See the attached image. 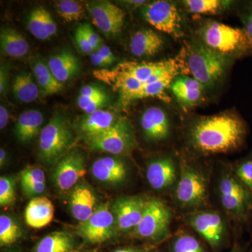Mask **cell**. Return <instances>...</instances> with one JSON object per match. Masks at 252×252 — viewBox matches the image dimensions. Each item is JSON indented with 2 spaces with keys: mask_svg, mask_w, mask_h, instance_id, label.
<instances>
[{
  "mask_svg": "<svg viewBox=\"0 0 252 252\" xmlns=\"http://www.w3.org/2000/svg\"><path fill=\"white\" fill-rule=\"evenodd\" d=\"M187 72L183 52L175 59L159 62L124 61L110 70L94 71V75L119 93L121 102L127 105L136 100L137 94L152 84L169 78L175 79Z\"/></svg>",
  "mask_w": 252,
  "mask_h": 252,
  "instance_id": "cell-1",
  "label": "cell"
},
{
  "mask_svg": "<svg viewBox=\"0 0 252 252\" xmlns=\"http://www.w3.org/2000/svg\"><path fill=\"white\" fill-rule=\"evenodd\" d=\"M248 126L243 118L233 112L202 117L189 130L190 145L203 155L235 152L246 143Z\"/></svg>",
  "mask_w": 252,
  "mask_h": 252,
  "instance_id": "cell-2",
  "label": "cell"
},
{
  "mask_svg": "<svg viewBox=\"0 0 252 252\" xmlns=\"http://www.w3.org/2000/svg\"><path fill=\"white\" fill-rule=\"evenodd\" d=\"M183 52L188 72L204 87L216 85L230 63L228 56L213 51L201 41H190Z\"/></svg>",
  "mask_w": 252,
  "mask_h": 252,
  "instance_id": "cell-3",
  "label": "cell"
},
{
  "mask_svg": "<svg viewBox=\"0 0 252 252\" xmlns=\"http://www.w3.org/2000/svg\"><path fill=\"white\" fill-rule=\"evenodd\" d=\"M221 207L240 224L250 223L252 217V195L237 178L233 168L222 171L217 184Z\"/></svg>",
  "mask_w": 252,
  "mask_h": 252,
  "instance_id": "cell-4",
  "label": "cell"
},
{
  "mask_svg": "<svg viewBox=\"0 0 252 252\" xmlns=\"http://www.w3.org/2000/svg\"><path fill=\"white\" fill-rule=\"evenodd\" d=\"M199 35L205 46L224 56L252 54L243 28L210 21L200 28Z\"/></svg>",
  "mask_w": 252,
  "mask_h": 252,
  "instance_id": "cell-5",
  "label": "cell"
},
{
  "mask_svg": "<svg viewBox=\"0 0 252 252\" xmlns=\"http://www.w3.org/2000/svg\"><path fill=\"white\" fill-rule=\"evenodd\" d=\"M174 194L182 208L196 210L205 206L208 199L206 176L195 167L182 164Z\"/></svg>",
  "mask_w": 252,
  "mask_h": 252,
  "instance_id": "cell-6",
  "label": "cell"
},
{
  "mask_svg": "<svg viewBox=\"0 0 252 252\" xmlns=\"http://www.w3.org/2000/svg\"><path fill=\"white\" fill-rule=\"evenodd\" d=\"M72 140V132L65 119L61 115L54 116L40 132L41 157L47 162H56L67 150Z\"/></svg>",
  "mask_w": 252,
  "mask_h": 252,
  "instance_id": "cell-7",
  "label": "cell"
},
{
  "mask_svg": "<svg viewBox=\"0 0 252 252\" xmlns=\"http://www.w3.org/2000/svg\"><path fill=\"white\" fill-rule=\"evenodd\" d=\"M93 150L99 151L114 155L128 154L135 144V135L132 126L124 117L105 132L88 138Z\"/></svg>",
  "mask_w": 252,
  "mask_h": 252,
  "instance_id": "cell-8",
  "label": "cell"
},
{
  "mask_svg": "<svg viewBox=\"0 0 252 252\" xmlns=\"http://www.w3.org/2000/svg\"><path fill=\"white\" fill-rule=\"evenodd\" d=\"M172 219L171 210L163 202L151 199L147 200L143 217L133 233L140 238L162 239L168 235Z\"/></svg>",
  "mask_w": 252,
  "mask_h": 252,
  "instance_id": "cell-9",
  "label": "cell"
},
{
  "mask_svg": "<svg viewBox=\"0 0 252 252\" xmlns=\"http://www.w3.org/2000/svg\"><path fill=\"white\" fill-rule=\"evenodd\" d=\"M144 19L158 31L174 37L182 36V16L173 3L164 0L152 1L141 9Z\"/></svg>",
  "mask_w": 252,
  "mask_h": 252,
  "instance_id": "cell-10",
  "label": "cell"
},
{
  "mask_svg": "<svg viewBox=\"0 0 252 252\" xmlns=\"http://www.w3.org/2000/svg\"><path fill=\"white\" fill-rule=\"evenodd\" d=\"M187 222L215 250L220 248L225 243L228 225L220 212H195L189 215Z\"/></svg>",
  "mask_w": 252,
  "mask_h": 252,
  "instance_id": "cell-11",
  "label": "cell"
},
{
  "mask_svg": "<svg viewBox=\"0 0 252 252\" xmlns=\"http://www.w3.org/2000/svg\"><path fill=\"white\" fill-rule=\"evenodd\" d=\"M108 204H102L87 220L81 222L79 234L89 243L96 244L107 241L115 230L116 220Z\"/></svg>",
  "mask_w": 252,
  "mask_h": 252,
  "instance_id": "cell-12",
  "label": "cell"
},
{
  "mask_svg": "<svg viewBox=\"0 0 252 252\" xmlns=\"http://www.w3.org/2000/svg\"><path fill=\"white\" fill-rule=\"evenodd\" d=\"M93 23L104 34L117 35L122 31L125 21L124 10L109 1H96L86 4Z\"/></svg>",
  "mask_w": 252,
  "mask_h": 252,
  "instance_id": "cell-13",
  "label": "cell"
},
{
  "mask_svg": "<svg viewBox=\"0 0 252 252\" xmlns=\"http://www.w3.org/2000/svg\"><path fill=\"white\" fill-rule=\"evenodd\" d=\"M147 201L140 197H124L114 202L112 210L119 230H135L143 217Z\"/></svg>",
  "mask_w": 252,
  "mask_h": 252,
  "instance_id": "cell-14",
  "label": "cell"
},
{
  "mask_svg": "<svg viewBox=\"0 0 252 252\" xmlns=\"http://www.w3.org/2000/svg\"><path fill=\"white\" fill-rule=\"evenodd\" d=\"M86 173L85 159L82 154L72 152L63 158L58 163L53 178L58 189L68 190L74 187Z\"/></svg>",
  "mask_w": 252,
  "mask_h": 252,
  "instance_id": "cell-15",
  "label": "cell"
},
{
  "mask_svg": "<svg viewBox=\"0 0 252 252\" xmlns=\"http://www.w3.org/2000/svg\"><path fill=\"white\" fill-rule=\"evenodd\" d=\"M146 174L149 185L155 190H162L176 185L180 171L171 158L164 157L149 162Z\"/></svg>",
  "mask_w": 252,
  "mask_h": 252,
  "instance_id": "cell-16",
  "label": "cell"
},
{
  "mask_svg": "<svg viewBox=\"0 0 252 252\" xmlns=\"http://www.w3.org/2000/svg\"><path fill=\"white\" fill-rule=\"evenodd\" d=\"M141 127L146 138L152 142L166 140L170 134V119L165 111L160 107L146 109L141 116Z\"/></svg>",
  "mask_w": 252,
  "mask_h": 252,
  "instance_id": "cell-17",
  "label": "cell"
},
{
  "mask_svg": "<svg viewBox=\"0 0 252 252\" xmlns=\"http://www.w3.org/2000/svg\"><path fill=\"white\" fill-rule=\"evenodd\" d=\"M172 94L184 109L193 108L203 97L204 86L193 77L182 74L172 81Z\"/></svg>",
  "mask_w": 252,
  "mask_h": 252,
  "instance_id": "cell-18",
  "label": "cell"
},
{
  "mask_svg": "<svg viewBox=\"0 0 252 252\" xmlns=\"http://www.w3.org/2000/svg\"><path fill=\"white\" fill-rule=\"evenodd\" d=\"M91 172L96 180L109 185H119L127 178V166L117 158L107 157L97 159L91 167Z\"/></svg>",
  "mask_w": 252,
  "mask_h": 252,
  "instance_id": "cell-19",
  "label": "cell"
},
{
  "mask_svg": "<svg viewBox=\"0 0 252 252\" xmlns=\"http://www.w3.org/2000/svg\"><path fill=\"white\" fill-rule=\"evenodd\" d=\"M69 205L73 217L80 222H84L97 210V198L89 187L79 185L72 190Z\"/></svg>",
  "mask_w": 252,
  "mask_h": 252,
  "instance_id": "cell-20",
  "label": "cell"
},
{
  "mask_svg": "<svg viewBox=\"0 0 252 252\" xmlns=\"http://www.w3.org/2000/svg\"><path fill=\"white\" fill-rule=\"evenodd\" d=\"M164 39L155 31L143 29L136 32L131 37L130 49L136 57H152L164 47Z\"/></svg>",
  "mask_w": 252,
  "mask_h": 252,
  "instance_id": "cell-21",
  "label": "cell"
},
{
  "mask_svg": "<svg viewBox=\"0 0 252 252\" xmlns=\"http://www.w3.org/2000/svg\"><path fill=\"white\" fill-rule=\"evenodd\" d=\"M54 217V206L46 197H36L28 204L25 220L31 228H41L49 224Z\"/></svg>",
  "mask_w": 252,
  "mask_h": 252,
  "instance_id": "cell-22",
  "label": "cell"
},
{
  "mask_svg": "<svg viewBox=\"0 0 252 252\" xmlns=\"http://www.w3.org/2000/svg\"><path fill=\"white\" fill-rule=\"evenodd\" d=\"M28 27L34 37L46 40L56 35L57 25L51 13L42 6L34 8L28 18Z\"/></svg>",
  "mask_w": 252,
  "mask_h": 252,
  "instance_id": "cell-23",
  "label": "cell"
},
{
  "mask_svg": "<svg viewBox=\"0 0 252 252\" xmlns=\"http://www.w3.org/2000/svg\"><path fill=\"white\" fill-rule=\"evenodd\" d=\"M49 69L61 83H64L74 77L80 69L79 60L72 51L64 50L50 58Z\"/></svg>",
  "mask_w": 252,
  "mask_h": 252,
  "instance_id": "cell-24",
  "label": "cell"
},
{
  "mask_svg": "<svg viewBox=\"0 0 252 252\" xmlns=\"http://www.w3.org/2000/svg\"><path fill=\"white\" fill-rule=\"evenodd\" d=\"M119 118L114 113L99 109L83 118L79 127L81 132L88 138H90L108 130L117 122Z\"/></svg>",
  "mask_w": 252,
  "mask_h": 252,
  "instance_id": "cell-25",
  "label": "cell"
},
{
  "mask_svg": "<svg viewBox=\"0 0 252 252\" xmlns=\"http://www.w3.org/2000/svg\"><path fill=\"white\" fill-rule=\"evenodd\" d=\"M44 122V117L37 110H28L23 112L18 117L15 127V134L21 142H30L40 130Z\"/></svg>",
  "mask_w": 252,
  "mask_h": 252,
  "instance_id": "cell-26",
  "label": "cell"
},
{
  "mask_svg": "<svg viewBox=\"0 0 252 252\" xmlns=\"http://www.w3.org/2000/svg\"><path fill=\"white\" fill-rule=\"evenodd\" d=\"M0 45L3 54L11 58H22L29 51V44L24 36L11 28L1 30Z\"/></svg>",
  "mask_w": 252,
  "mask_h": 252,
  "instance_id": "cell-27",
  "label": "cell"
},
{
  "mask_svg": "<svg viewBox=\"0 0 252 252\" xmlns=\"http://www.w3.org/2000/svg\"><path fill=\"white\" fill-rule=\"evenodd\" d=\"M109 97L98 86L87 85L81 88L77 103L81 110L89 114L101 109L107 103Z\"/></svg>",
  "mask_w": 252,
  "mask_h": 252,
  "instance_id": "cell-28",
  "label": "cell"
},
{
  "mask_svg": "<svg viewBox=\"0 0 252 252\" xmlns=\"http://www.w3.org/2000/svg\"><path fill=\"white\" fill-rule=\"evenodd\" d=\"M12 91L16 99L26 103L36 100L40 93L39 86L28 72L21 73L16 76L13 81Z\"/></svg>",
  "mask_w": 252,
  "mask_h": 252,
  "instance_id": "cell-29",
  "label": "cell"
},
{
  "mask_svg": "<svg viewBox=\"0 0 252 252\" xmlns=\"http://www.w3.org/2000/svg\"><path fill=\"white\" fill-rule=\"evenodd\" d=\"M33 73L36 79L38 86L43 94H57L63 89V84L54 77L49 65L43 61H37L33 65Z\"/></svg>",
  "mask_w": 252,
  "mask_h": 252,
  "instance_id": "cell-30",
  "label": "cell"
},
{
  "mask_svg": "<svg viewBox=\"0 0 252 252\" xmlns=\"http://www.w3.org/2000/svg\"><path fill=\"white\" fill-rule=\"evenodd\" d=\"M73 248V239L64 232H54L41 239L36 245L35 252H69Z\"/></svg>",
  "mask_w": 252,
  "mask_h": 252,
  "instance_id": "cell-31",
  "label": "cell"
},
{
  "mask_svg": "<svg viewBox=\"0 0 252 252\" xmlns=\"http://www.w3.org/2000/svg\"><path fill=\"white\" fill-rule=\"evenodd\" d=\"M230 1L220 0H186L184 4L190 13L195 14H212L220 13L226 8Z\"/></svg>",
  "mask_w": 252,
  "mask_h": 252,
  "instance_id": "cell-32",
  "label": "cell"
},
{
  "mask_svg": "<svg viewBox=\"0 0 252 252\" xmlns=\"http://www.w3.org/2000/svg\"><path fill=\"white\" fill-rule=\"evenodd\" d=\"M59 16L67 23L78 21L84 17L85 8L81 2L73 0H62L56 3Z\"/></svg>",
  "mask_w": 252,
  "mask_h": 252,
  "instance_id": "cell-33",
  "label": "cell"
},
{
  "mask_svg": "<svg viewBox=\"0 0 252 252\" xmlns=\"http://www.w3.org/2000/svg\"><path fill=\"white\" fill-rule=\"evenodd\" d=\"M21 228L11 217L7 215L0 217V245H11L21 237Z\"/></svg>",
  "mask_w": 252,
  "mask_h": 252,
  "instance_id": "cell-34",
  "label": "cell"
},
{
  "mask_svg": "<svg viewBox=\"0 0 252 252\" xmlns=\"http://www.w3.org/2000/svg\"><path fill=\"white\" fill-rule=\"evenodd\" d=\"M232 168L240 183L252 195V152Z\"/></svg>",
  "mask_w": 252,
  "mask_h": 252,
  "instance_id": "cell-35",
  "label": "cell"
},
{
  "mask_svg": "<svg viewBox=\"0 0 252 252\" xmlns=\"http://www.w3.org/2000/svg\"><path fill=\"white\" fill-rule=\"evenodd\" d=\"M172 252H206L202 244L193 235L182 233L174 239Z\"/></svg>",
  "mask_w": 252,
  "mask_h": 252,
  "instance_id": "cell-36",
  "label": "cell"
},
{
  "mask_svg": "<svg viewBox=\"0 0 252 252\" xmlns=\"http://www.w3.org/2000/svg\"><path fill=\"white\" fill-rule=\"evenodd\" d=\"M16 200L15 182L11 178L1 177L0 178V205L9 206Z\"/></svg>",
  "mask_w": 252,
  "mask_h": 252,
  "instance_id": "cell-37",
  "label": "cell"
},
{
  "mask_svg": "<svg viewBox=\"0 0 252 252\" xmlns=\"http://www.w3.org/2000/svg\"><path fill=\"white\" fill-rule=\"evenodd\" d=\"M243 30L248 39L249 47L252 54V1L246 3L240 12Z\"/></svg>",
  "mask_w": 252,
  "mask_h": 252,
  "instance_id": "cell-38",
  "label": "cell"
},
{
  "mask_svg": "<svg viewBox=\"0 0 252 252\" xmlns=\"http://www.w3.org/2000/svg\"><path fill=\"white\" fill-rule=\"evenodd\" d=\"M21 186L31 184L45 183V175L40 168L27 167L21 172Z\"/></svg>",
  "mask_w": 252,
  "mask_h": 252,
  "instance_id": "cell-39",
  "label": "cell"
},
{
  "mask_svg": "<svg viewBox=\"0 0 252 252\" xmlns=\"http://www.w3.org/2000/svg\"><path fill=\"white\" fill-rule=\"evenodd\" d=\"M74 38H75L77 45L81 52L84 53V54L90 55L94 52V47L91 45L90 41L86 35L82 24L79 25V27L76 30Z\"/></svg>",
  "mask_w": 252,
  "mask_h": 252,
  "instance_id": "cell-40",
  "label": "cell"
},
{
  "mask_svg": "<svg viewBox=\"0 0 252 252\" xmlns=\"http://www.w3.org/2000/svg\"><path fill=\"white\" fill-rule=\"evenodd\" d=\"M82 26L84 32H85L86 35L90 41L91 45L94 47V51H97L102 45V39L97 33L94 32L90 25L87 24V23H83Z\"/></svg>",
  "mask_w": 252,
  "mask_h": 252,
  "instance_id": "cell-41",
  "label": "cell"
},
{
  "mask_svg": "<svg viewBox=\"0 0 252 252\" xmlns=\"http://www.w3.org/2000/svg\"><path fill=\"white\" fill-rule=\"evenodd\" d=\"M23 191L28 197L35 196L44 193L46 189V183L31 184L22 185Z\"/></svg>",
  "mask_w": 252,
  "mask_h": 252,
  "instance_id": "cell-42",
  "label": "cell"
},
{
  "mask_svg": "<svg viewBox=\"0 0 252 252\" xmlns=\"http://www.w3.org/2000/svg\"><path fill=\"white\" fill-rule=\"evenodd\" d=\"M95 51H97V52L105 60L106 62L108 64L109 66L111 65V64L115 61V56H114L112 51H111V49H109L108 46L102 44V45Z\"/></svg>",
  "mask_w": 252,
  "mask_h": 252,
  "instance_id": "cell-43",
  "label": "cell"
},
{
  "mask_svg": "<svg viewBox=\"0 0 252 252\" xmlns=\"http://www.w3.org/2000/svg\"><path fill=\"white\" fill-rule=\"evenodd\" d=\"M91 61L94 66H97V67H104L109 66L105 60L97 51H94L91 55Z\"/></svg>",
  "mask_w": 252,
  "mask_h": 252,
  "instance_id": "cell-44",
  "label": "cell"
},
{
  "mask_svg": "<svg viewBox=\"0 0 252 252\" xmlns=\"http://www.w3.org/2000/svg\"><path fill=\"white\" fill-rule=\"evenodd\" d=\"M9 115L7 109L2 104L0 105V129L3 130L9 122Z\"/></svg>",
  "mask_w": 252,
  "mask_h": 252,
  "instance_id": "cell-45",
  "label": "cell"
},
{
  "mask_svg": "<svg viewBox=\"0 0 252 252\" xmlns=\"http://www.w3.org/2000/svg\"><path fill=\"white\" fill-rule=\"evenodd\" d=\"M7 84V72L4 66H1L0 70V93L4 94Z\"/></svg>",
  "mask_w": 252,
  "mask_h": 252,
  "instance_id": "cell-46",
  "label": "cell"
},
{
  "mask_svg": "<svg viewBox=\"0 0 252 252\" xmlns=\"http://www.w3.org/2000/svg\"><path fill=\"white\" fill-rule=\"evenodd\" d=\"M123 4H126L127 7L131 9H135L136 8L143 7L144 5L147 4V1L142 0H127L122 1Z\"/></svg>",
  "mask_w": 252,
  "mask_h": 252,
  "instance_id": "cell-47",
  "label": "cell"
},
{
  "mask_svg": "<svg viewBox=\"0 0 252 252\" xmlns=\"http://www.w3.org/2000/svg\"><path fill=\"white\" fill-rule=\"evenodd\" d=\"M230 252H246L243 247L242 246L241 244L239 243L238 241H235L234 245H233Z\"/></svg>",
  "mask_w": 252,
  "mask_h": 252,
  "instance_id": "cell-48",
  "label": "cell"
},
{
  "mask_svg": "<svg viewBox=\"0 0 252 252\" xmlns=\"http://www.w3.org/2000/svg\"><path fill=\"white\" fill-rule=\"evenodd\" d=\"M6 154L4 149L1 148L0 149V165L2 167L4 165V162L6 161Z\"/></svg>",
  "mask_w": 252,
  "mask_h": 252,
  "instance_id": "cell-49",
  "label": "cell"
},
{
  "mask_svg": "<svg viewBox=\"0 0 252 252\" xmlns=\"http://www.w3.org/2000/svg\"><path fill=\"white\" fill-rule=\"evenodd\" d=\"M114 252H140L137 250H134V249L126 248V249H121V250H118L117 251Z\"/></svg>",
  "mask_w": 252,
  "mask_h": 252,
  "instance_id": "cell-50",
  "label": "cell"
},
{
  "mask_svg": "<svg viewBox=\"0 0 252 252\" xmlns=\"http://www.w3.org/2000/svg\"><path fill=\"white\" fill-rule=\"evenodd\" d=\"M250 223H251V228H252V217L251 220H250Z\"/></svg>",
  "mask_w": 252,
  "mask_h": 252,
  "instance_id": "cell-51",
  "label": "cell"
},
{
  "mask_svg": "<svg viewBox=\"0 0 252 252\" xmlns=\"http://www.w3.org/2000/svg\"></svg>",
  "mask_w": 252,
  "mask_h": 252,
  "instance_id": "cell-52",
  "label": "cell"
}]
</instances>
